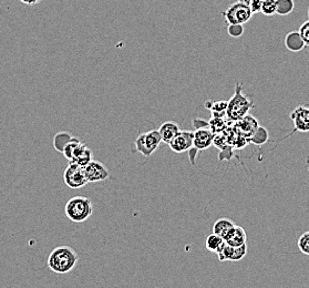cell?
Instances as JSON below:
<instances>
[{"mask_svg": "<svg viewBox=\"0 0 309 288\" xmlns=\"http://www.w3.org/2000/svg\"><path fill=\"white\" fill-rule=\"evenodd\" d=\"M79 262V256L73 248L69 246H59L51 251L47 259V265L52 272L66 274L73 271Z\"/></svg>", "mask_w": 309, "mask_h": 288, "instance_id": "6da1fadb", "label": "cell"}, {"mask_svg": "<svg viewBox=\"0 0 309 288\" xmlns=\"http://www.w3.org/2000/svg\"><path fill=\"white\" fill-rule=\"evenodd\" d=\"M243 84L236 82L235 93L228 100L226 116L231 121H238L248 114V112L254 107L253 101L247 95L243 93Z\"/></svg>", "mask_w": 309, "mask_h": 288, "instance_id": "7a4b0ae2", "label": "cell"}, {"mask_svg": "<svg viewBox=\"0 0 309 288\" xmlns=\"http://www.w3.org/2000/svg\"><path fill=\"white\" fill-rule=\"evenodd\" d=\"M65 213L71 222L82 223L87 221L93 213L92 202L86 196H74L67 202Z\"/></svg>", "mask_w": 309, "mask_h": 288, "instance_id": "3957f363", "label": "cell"}, {"mask_svg": "<svg viewBox=\"0 0 309 288\" xmlns=\"http://www.w3.org/2000/svg\"><path fill=\"white\" fill-rule=\"evenodd\" d=\"M161 142H162V137H161L159 130L141 133L134 140L136 151L142 154L143 157L149 158L158 150Z\"/></svg>", "mask_w": 309, "mask_h": 288, "instance_id": "277c9868", "label": "cell"}, {"mask_svg": "<svg viewBox=\"0 0 309 288\" xmlns=\"http://www.w3.org/2000/svg\"><path fill=\"white\" fill-rule=\"evenodd\" d=\"M63 181L68 187L72 189L82 188L89 183L86 172H84V166H81L73 161H70L65 172H63Z\"/></svg>", "mask_w": 309, "mask_h": 288, "instance_id": "5b68a950", "label": "cell"}, {"mask_svg": "<svg viewBox=\"0 0 309 288\" xmlns=\"http://www.w3.org/2000/svg\"><path fill=\"white\" fill-rule=\"evenodd\" d=\"M223 17L225 18L228 24H246L253 17V11L248 5L236 2L231 4L228 8L222 12Z\"/></svg>", "mask_w": 309, "mask_h": 288, "instance_id": "8992f818", "label": "cell"}, {"mask_svg": "<svg viewBox=\"0 0 309 288\" xmlns=\"http://www.w3.org/2000/svg\"><path fill=\"white\" fill-rule=\"evenodd\" d=\"M291 120L294 124V132H309V105L301 104L295 108L291 113Z\"/></svg>", "mask_w": 309, "mask_h": 288, "instance_id": "52a82bcc", "label": "cell"}, {"mask_svg": "<svg viewBox=\"0 0 309 288\" xmlns=\"http://www.w3.org/2000/svg\"><path fill=\"white\" fill-rule=\"evenodd\" d=\"M84 172L89 183H98L108 180L110 177V172L108 167L99 161L92 160L89 164L84 166Z\"/></svg>", "mask_w": 309, "mask_h": 288, "instance_id": "ba28073f", "label": "cell"}, {"mask_svg": "<svg viewBox=\"0 0 309 288\" xmlns=\"http://www.w3.org/2000/svg\"><path fill=\"white\" fill-rule=\"evenodd\" d=\"M194 142V132L180 131L179 135L170 142V147L174 153H185L193 149Z\"/></svg>", "mask_w": 309, "mask_h": 288, "instance_id": "9c48e42d", "label": "cell"}, {"mask_svg": "<svg viewBox=\"0 0 309 288\" xmlns=\"http://www.w3.org/2000/svg\"><path fill=\"white\" fill-rule=\"evenodd\" d=\"M247 254V244L242 246H230L228 244L224 245L220 253H217L220 262H240Z\"/></svg>", "mask_w": 309, "mask_h": 288, "instance_id": "30bf717a", "label": "cell"}, {"mask_svg": "<svg viewBox=\"0 0 309 288\" xmlns=\"http://www.w3.org/2000/svg\"><path fill=\"white\" fill-rule=\"evenodd\" d=\"M214 132L207 129H199L194 132L193 149L196 151H204L209 149L214 143Z\"/></svg>", "mask_w": 309, "mask_h": 288, "instance_id": "8fae6325", "label": "cell"}, {"mask_svg": "<svg viewBox=\"0 0 309 288\" xmlns=\"http://www.w3.org/2000/svg\"><path fill=\"white\" fill-rule=\"evenodd\" d=\"M236 122H237V128L240 129L242 135L248 139L254 135L256 130L259 128V123L257 121V119L249 114L245 116L244 118L241 119V120H238Z\"/></svg>", "mask_w": 309, "mask_h": 288, "instance_id": "7c38bea8", "label": "cell"}, {"mask_svg": "<svg viewBox=\"0 0 309 288\" xmlns=\"http://www.w3.org/2000/svg\"><path fill=\"white\" fill-rule=\"evenodd\" d=\"M224 240L230 246H242V245H245L247 242V233L243 227L236 225Z\"/></svg>", "mask_w": 309, "mask_h": 288, "instance_id": "4fadbf2b", "label": "cell"}, {"mask_svg": "<svg viewBox=\"0 0 309 288\" xmlns=\"http://www.w3.org/2000/svg\"><path fill=\"white\" fill-rule=\"evenodd\" d=\"M180 131L181 130L179 124L173 121H166L161 124V126L159 128L160 135L162 137V142L166 144H170L172 140L179 135Z\"/></svg>", "mask_w": 309, "mask_h": 288, "instance_id": "5bb4252c", "label": "cell"}, {"mask_svg": "<svg viewBox=\"0 0 309 288\" xmlns=\"http://www.w3.org/2000/svg\"><path fill=\"white\" fill-rule=\"evenodd\" d=\"M285 46L292 52H299L306 48L305 41L301 38L299 31H291L285 37Z\"/></svg>", "mask_w": 309, "mask_h": 288, "instance_id": "9a60e30c", "label": "cell"}, {"mask_svg": "<svg viewBox=\"0 0 309 288\" xmlns=\"http://www.w3.org/2000/svg\"><path fill=\"white\" fill-rule=\"evenodd\" d=\"M92 156H93V153H92V151H91L90 147L87 144L81 143L78 146V149L75 150L71 161L80 164L81 166H86L93 160Z\"/></svg>", "mask_w": 309, "mask_h": 288, "instance_id": "2e32d148", "label": "cell"}, {"mask_svg": "<svg viewBox=\"0 0 309 288\" xmlns=\"http://www.w3.org/2000/svg\"><path fill=\"white\" fill-rule=\"evenodd\" d=\"M235 226L236 224L231 220L226 219V217H221V219L215 221V223L213 224L212 233H215L222 236L223 238H225L229 234V232Z\"/></svg>", "mask_w": 309, "mask_h": 288, "instance_id": "e0dca14e", "label": "cell"}, {"mask_svg": "<svg viewBox=\"0 0 309 288\" xmlns=\"http://www.w3.org/2000/svg\"><path fill=\"white\" fill-rule=\"evenodd\" d=\"M226 244L225 240L220 235H217L215 233H212L208 235L205 240V247L207 251L213 252V253H220L222 248L224 247V245Z\"/></svg>", "mask_w": 309, "mask_h": 288, "instance_id": "ac0fdd59", "label": "cell"}, {"mask_svg": "<svg viewBox=\"0 0 309 288\" xmlns=\"http://www.w3.org/2000/svg\"><path fill=\"white\" fill-rule=\"evenodd\" d=\"M72 136L70 135L69 132H66V131H62V132H59L57 133V135L54 136L53 138V146L54 149L57 150L58 152L62 153L63 150H65V147L67 146V144L71 141L72 140Z\"/></svg>", "mask_w": 309, "mask_h": 288, "instance_id": "d6986e66", "label": "cell"}, {"mask_svg": "<svg viewBox=\"0 0 309 288\" xmlns=\"http://www.w3.org/2000/svg\"><path fill=\"white\" fill-rule=\"evenodd\" d=\"M268 139H269L268 130L266 128H264V126H259L254 135H253L248 139V141L252 142L253 144H255V145H263V144H265L266 142L268 141Z\"/></svg>", "mask_w": 309, "mask_h": 288, "instance_id": "ffe728a7", "label": "cell"}, {"mask_svg": "<svg viewBox=\"0 0 309 288\" xmlns=\"http://www.w3.org/2000/svg\"><path fill=\"white\" fill-rule=\"evenodd\" d=\"M295 8L294 0H276V13L279 16H287Z\"/></svg>", "mask_w": 309, "mask_h": 288, "instance_id": "44dd1931", "label": "cell"}, {"mask_svg": "<svg viewBox=\"0 0 309 288\" xmlns=\"http://www.w3.org/2000/svg\"><path fill=\"white\" fill-rule=\"evenodd\" d=\"M82 142L80 141L79 138H75L73 137L71 141H70L67 146L65 147V150H63L62 154L65 156V158H67L69 161H71L72 158H73V154L75 152V150L78 149V146L81 144Z\"/></svg>", "mask_w": 309, "mask_h": 288, "instance_id": "7402d4cb", "label": "cell"}, {"mask_svg": "<svg viewBox=\"0 0 309 288\" xmlns=\"http://www.w3.org/2000/svg\"><path fill=\"white\" fill-rule=\"evenodd\" d=\"M227 104H228V101H215V102L207 101V102H205V108L209 109L213 112H215V111L220 112V114L223 116V114H226Z\"/></svg>", "mask_w": 309, "mask_h": 288, "instance_id": "603a6c76", "label": "cell"}, {"mask_svg": "<svg viewBox=\"0 0 309 288\" xmlns=\"http://www.w3.org/2000/svg\"><path fill=\"white\" fill-rule=\"evenodd\" d=\"M261 12L265 16L276 15V0H263Z\"/></svg>", "mask_w": 309, "mask_h": 288, "instance_id": "cb8c5ba5", "label": "cell"}, {"mask_svg": "<svg viewBox=\"0 0 309 288\" xmlns=\"http://www.w3.org/2000/svg\"><path fill=\"white\" fill-rule=\"evenodd\" d=\"M244 26L243 24H228L227 32L231 38H240L244 34Z\"/></svg>", "mask_w": 309, "mask_h": 288, "instance_id": "d4e9b609", "label": "cell"}, {"mask_svg": "<svg viewBox=\"0 0 309 288\" xmlns=\"http://www.w3.org/2000/svg\"><path fill=\"white\" fill-rule=\"evenodd\" d=\"M298 248L301 253H304L305 255H309V231L305 232L300 235V237L298 238Z\"/></svg>", "mask_w": 309, "mask_h": 288, "instance_id": "484cf974", "label": "cell"}, {"mask_svg": "<svg viewBox=\"0 0 309 288\" xmlns=\"http://www.w3.org/2000/svg\"><path fill=\"white\" fill-rule=\"evenodd\" d=\"M299 33L301 38L305 41L306 47H309V20L305 21L304 24H301V26L299 27Z\"/></svg>", "mask_w": 309, "mask_h": 288, "instance_id": "4316f807", "label": "cell"}, {"mask_svg": "<svg viewBox=\"0 0 309 288\" xmlns=\"http://www.w3.org/2000/svg\"><path fill=\"white\" fill-rule=\"evenodd\" d=\"M253 13H258L262 11V6H263V0H252L250 4L248 5Z\"/></svg>", "mask_w": 309, "mask_h": 288, "instance_id": "83f0119b", "label": "cell"}, {"mask_svg": "<svg viewBox=\"0 0 309 288\" xmlns=\"http://www.w3.org/2000/svg\"><path fill=\"white\" fill-rule=\"evenodd\" d=\"M20 3H23L25 5H29V6H34V5H38L41 0H19Z\"/></svg>", "mask_w": 309, "mask_h": 288, "instance_id": "f1b7e54d", "label": "cell"}, {"mask_svg": "<svg viewBox=\"0 0 309 288\" xmlns=\"http://www.w3.org/2000/svg\"><path fill=\"white\" fill-rule=\"evenodd\" d=\"M237 2L243 3V4H245V5H249V4H250V2H252V0H237Z\"/></svg>", "mask_w": 309, "mask_h": 288, "instance_id": "f546056e", "label": "cell"}, {"mask_svg": "<svg viewBox=\"0 0 309 288\" xmlns=\"http://www.w3.org/2000/svg\"><path fill=\"white\" fill-rule=\"evenodd\" d=\"M308 18H309V8H308Z\"/></svg>", "mask_w": 309, "mask_h": 288, "instance_id": "4dcf8cb0", "label": "cell"}]
</instances>
